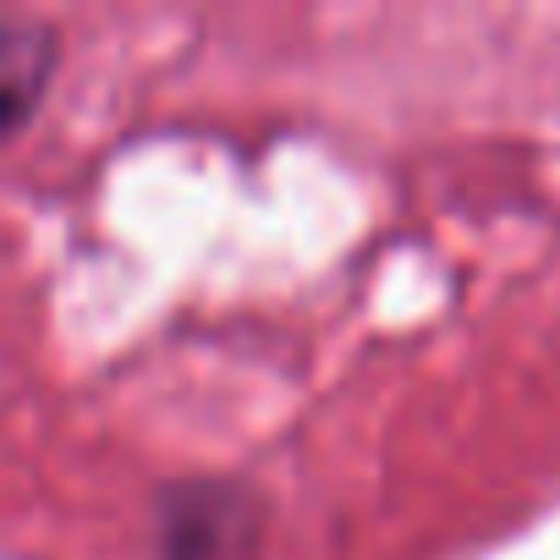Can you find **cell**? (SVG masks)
Returning a JSON list of instances; mask_svg holds the SVG:
<instances>
[{
    "label": "cell",
    "instance_id": "6da1fadb",
    "mask_svg": "<svg viewBox=\"0 0 560 560\" xmlns=\"http://www.w3.org/2000/svg\"><path fill=\"white\" fill-rule=\"evenodd\" d=\"M258 522H264L258 500L242 483H214V478L171 483L154 511L165 560H247L258 544Z\"/></svg>",
    "mask_w": 560,
    "mask_h": 560
},
{
    "label": "cell",
    "instance_id": "7a4b0ae2",
    "mask_svg": "<svg viewBox=\"0 0 560 560\" xmlns=\"http://www.w3.org/2000/svg\"><path fill=\"white\" fill-rule=\"evenodd\" d=\"M56 61H61V39L50 23L0 18V143L45 105Z\"/></svg>",
    "mask_w": 560,
    "mask_h": 560
}]
</instances>
